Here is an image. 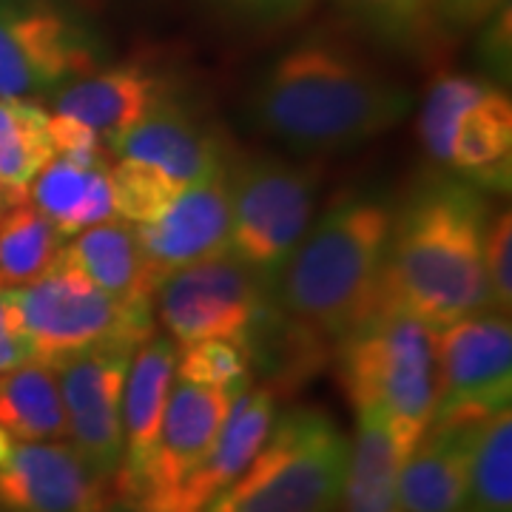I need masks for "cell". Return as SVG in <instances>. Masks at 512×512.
<instances>
[{
  "label": "cell",
  "instance_id": "cell-17",
  "mask_svg": "<svg viewBox=\"0 0 512 512\" xmlns=\"http://www.w3.org/2000/svg\"><path fill=\"white\" fill-rule=\"evenodd\" d=\"M225 171L208 183L183 188L157 220L134 225L160 282L194 262L228 254L231 208Z\"/></svg>",
  "mask_w": 512,
  "mask_h": 512
},
{
  "label": "cell",
  "instance_id": "cell-21",
  "mask_svg": "<svg viewBox=\"0 0 512 512\" xmlns=\"http://www.w3.org/2000/svg\"><path fill=\"white\" fill-rule=\"evenodd\" d=\"M473 427L430 424L424 430L399 470L404 512H464Z\"/></svg>",
  "mask_w": 512,
  "mask_h": 512
},
{
  "label": "cell",
  "instance_id": "cell-10",
  "mask_svg": "<svg viewBox=\"0 0 512 512\" xmlns=\"http://www.w3.org/2000/svg\"><path fill=\"white\" fill-rule=\"evenodd\" d=\"M103 69L86 20L55 0H0V97H55Z\"/></svg>",
  "mask_w": 512,
  "mask_h": 512
},
{
  "label": "cell",
  "instance_id": "cell-23",
  "mask_svg": "<svg viewBox=\"0 0 512 512\" xmlns=\"http://www.w3.org/2000/svg\"><path fill=\"white\" fill-rule=\"evenodd\" d=\"M407 458L390 424L379 413H356L348 470L342 484V512H404L399 470Z\"/></svg>",
  "mask_w": 512,
  "mask_h": 512
},
{
  "label": "cell",
  "instance_id": "cell-24",
  "mask_svg": "<svg viewBox=\"0 0 512 512\" xmlns=\"http://www.w3.org/2000/svg\"><path fill=\"white\" fill-rule=\"evenodd\" d=\"M342 15L376 40L421 69H433L453 46V35L430 9V0H336Z\"/></svg>",
  "mask_w": 512,
  "mask_h": 512
},
{
  "label": "cell",
  "instance_id": "cell-34",
  "mask_svg": "<svg viewBox=\"0 0 512 512\" xmlns=\"http://www.w3.org/2000/svg\"><path fill=\"white\" fill-rule=\"evenodd\" d=\"M26 362H29V348L20 328L15 288L0 282V373L15 370Z\"/></svg>",
  "mask_w": 512,
  "mask_h": 512
},
{
  "label": "cell",
  "instance_id": "cell-22",
  "mask_svg": "<svg viewBox=\"0 0 512 512\" xmlns=\"http://www.w3.org/2000/svg\"><path fill=\"white\" fill-rule=\"evenodd\" d=\"M29 200L52 220L63 239L100 222L117 220L109 160L86 165L52 157V163L29 185Z\"/></svg>",
  "mask_w": 512,
  "mask_h": 512
},
{
  "label": "cell",
  "instance_id": "cell-32",
  "mask_svg": "<svg viewBox=\"0 0 512 512\" xmlns=\"http://www.w3.org/2000/svg\"><path fill=\"white\" fill-rule=\"evenodd\" d=\"M49 140L55 148V157H66L74 163H100L109 154L92 128L55 111H49Z\"/></svg>",
  "mask_w": 512,
  "mask_h": 512
},
{
  "label": "cell",
  "instance_id": "cell-8",
  "mask_svg": "<svg viewBox=\"0 0 512 512\" xmlns=\"http://www.w3.org/2000/svg\"><path fill=\"white\" fill-rule=\"evenodd\" d=\"M154 316L177 348L228 339L256 362L276 316L274 288L234 254H220L165 276Z\"/></svg>",
  "mask_w": 512,
  "mask_h": 512
},
{
  "label": "cell",
  "instance_id": "cell-9",
  "mask_svg": "<svg viewBox=\"0 0 512 512\" xmlns=\"http://www.w3.org/2000/svg\"><path fill=\"white\" fill-rule=\"evenodd\" d=\"M231 208V248L271 288L316 220L319 177L282 157H248L225 171Z\"/></svg>",
  "mask_w": 512,
  "mask_h": 512
},
{
  "label": "cell",
  "instance_id": "cell-11",
  "mask_svg": "<svg viewBox=\"0 0 512 512\" xmlns=\"http://www.w3.org/2000/svg\"><path fill=\"white\" fill-rule=\"evenodd\" d=\"M436 356V427H473L510 407V313L478 311L433 330Z\"/></svg>",
  "mask_w": 512,
  "mask_h": 512
},
{
  "label": "cell",
  "instance_id": "cell-35",
  "mask_svg": "<svg viewBox=\"0 0 512 512\" xmlns=\"http://www.w3.org/2000/svg\"><path fill=\"white\" fill-rule=\"evenodd\" d=\"M225 3L259 18H293L302 9H308L313 0H225Z\"/></svg>",
  "mask_w": 512,
  "mask_h": 512
},
{
  "label": "cell",
  "instance_id": "cell-13",
  "mask_svg": "<svg viewBox=\"0 0 512 512\" xmlns=\"http://www.w3.org/2000/svg\"><path fill=\"white\" fill-rule=\"evenodd\" d=\"M109 490L69 441H15L0 461V512H100Z\"/></svg>",
  "mask_w": 512,
  "mask_h": 512
},
{
  "label": "cell",
  "instance_id": "cell-37",
  "mask_svg": "<svg viewBox=\"0 0 512 512\" xmlns=\"http://www.w3.org/2000/svg\"><path fill=\"white\" fill-rule=\"evenodd\" d=\"M100 512H151L143 504V501H134V498H120V495H114L109 498V504L103 507Z\"/></svg>",
  "mask_w": 512,
  "mask_h": 512
},
{
  "label": "cell",
  "instance_id": "cell-29",
  "mask_svg": "<svg viewBox=\"0 0 512 512\" xmlns=\"http://www.w3.org/2000/svg\"><path fill=\"white\" fill-rule=\"evenodd\" d=\"M174 379L191 384L217 387L239 396L254 384V359L245 348L228 339H205L177 348V373Z\"/></svg>",
  "mask_w": 512,
  "mask_h": 512
},
{
  "label": "cell",
  "instance_id": "cell-12",
  "mask_svg": "<svg viewBox=\"0 0 512 512\" xmlns=\"http://www.w3.org/2000/svg\"><path fill=\"white\" fill-rule=\"evenodd\" d=\"M134 353L123 345H109L77 353L55 367L66 441L109 487L123 458V390Z\"/></svg>",
  "mask_w": 512,
  "mask_h": 512
},
{
  "label": "cell",
  "instance_id": "cell-16",
  "mask_svg": "<svg viewBox=\"0 0 512 512\" xmlns=\"http://www.w3.org/2000/svg\"><path fill=\"white\" fill-rule=\"evenodd\" d=\"M171 100V80L143 63H117L97 69L52 97V111L89 126L114 151L134 126Z\"/></svg>",
  "mask_w": 512,
  "mask_h": 512
},
{
  "label": "cell",
  "instance_id": "cell-3",
  "mask_svg": "<svg viewBox=\"0 0 512 512\" xmlns=\"http://www.w3.org/2000/svg\"><path fill=\"white\" fill-rule=\"evenodd\" d=\"M393 208L367 194H345L311 222L274 282L279 316L336 345L382 305L384 256Z\"/></svg>",
  "mask_w": 512,
  "mask_h": 512
},
{
  "label": "cell",
  "instance_id": "cell-31",
  "mask_svg": "<svg viewBox=\"0 0 512 512\" xmlns=\"http://www.w3.org/2000/svg\"><path fill=\"white\" fill-rule=\"evenodd\" d=\"M484 265L487 279L493 288L495 308L510 313L512 308V214L493 211L487 222V239H484Z\"/></svg>",
  "mask_w": 512,
  "mask_h": 512
},
{
  "label": "cell",
  "instance_id": "cell-14",
  "mask_svg": "<svg viewBox=\"0 0 512 512\" xmlns=\"http://www.w3.org/2000/svg\"><path fill=\"white\" fill-rule=\"evenodd\" d=\"M234 399L237 396L228 390L174 379L160 436L154 444V458L148 467L146 493L140 498L148 510L163 512L191 473L205 461L231 413Z\"/></svg>",
  "mask_w": 512,
  "mask_h": 512
},
{
  "label": "cell",
  "instance_id": "cell-18",
  "mask_svg": "<svg viewBox=\"0 0 512 512\" xmlns=\"http://www.w3.org/2000/svg\"><path fill=\"white\" fill-rule=\"evenodd\" d=\"M111 154L154 168L177 188L208 183L225 171L220 140L174 97L151 111L140 126L131 128Z\"/></svg>",
  "mask_w": 512,
  "mask_h": 512
},
{
  "label": "cell",
  "instance_id": "cell-5",
  "mask_svg": "<svg viewBox=\"0 0 512 512\" xmlns=\"http://www.w3.org/2000/svg\"><path fill=\"white\" fill-rule=\"evenodd\" d=\"M350 439L322 407H291L251 464L202 512H333L342 498Z\"/></svg>",
  "mask_w": 512,
  "mask_h": 512
},
{
  "label": "cell",
  "instance_id": "cell-25",
  "mask_svg": "<svg viewBox=\"0 0 512 512\" xmlns=\"http://www.w3.org/2000/svg\"><path fill=\"white\" fill-rule=\"evenodd\" d=\"M0 430L15 441H66V416L52 367L26 362L0 373Z\"/></svg>",
  "mask_w": 512,
  "mask_h": 512
},
{
  "label": "cell",
  "instance_id": "cell-36",
  "mask_svg": "<svg viewBox=\"0 0 512 512\" xmlns=\"http://www.w3.org/2000/svg\"><path fill=\"white\" fill-rule=\"evenodd\" d=\"M26 197H29V188H15V185L0 180V217H3L9 208H15L18 202L26 200Z\"/></svg>",
  "mask_w": 512,
  "mask_h": 512
},
{
  "label": "cell",
  "instance_id": "cell-6",
  "mask_svg": "<svg viewBox=\"0 0 512 512\" xmlns=\"http://www.w3.org/2000/svg\"><path fill=\"white\" fill-rule=\"evenodd\" d=\"M29 362L55 370L60 362L94 348L137 350L154 336V308L128 305L97 288L63 254L43 274L15 288Z\"/></svg>",
  "mask_w": 512,
  "mask_h": 512
},
{
  "label": "cell",
  "instance_id": "cell-15",
  "mask_svg": "<svg viewBox=\"0 0 512 512\" xmlns=\"http://www.w3.org/2000/svg\"><path fill=\"white\" fill-rule=\"evenodd\" d=\"M177 373V345L168 336H151L143 342L128 365L123 390V458L114 476V493L140 501L146 493V478L154 444L160 436L168 396Z\"/></svg>",
  "mask_w": 512,
  "mask_h": 512
},
{
  "label": "cell",
  "instance_id": "cell-19",
  "mask_svg": "<svg viewBox=\"0 0 512 512\" xmlns=\"http://www.w3.org/2000/svg\"><path fill=\"white\" fill-rule=\"evenodd\" d=\"M276 419V393L268 384H251L242 390L231 413L222 424L220 436L211 453L180 487L163 512H202L217 495L231 487L239 473L251 464V458L265 444Z\"/></svg>",
  "mask_w": 512,
  "mask_h": 512
},
{
  "label": "cell",
  "instance_id": "cell-26",
  "mask_svg": "<svg viewBox=\"0 0 512 512\" xmlns=\"http://www.w3.org/2000/svg\"><path fill=\"white\" fill-rule=\"evenodd\" d=\"M464 512H512V413L478 421L467 453Z\"/></svg>",
  "mask_w": 512,
  "mask_h": 512
},
{
  "label": "cell",
  "instance_id": "cell-33",
  "mask_svg": "<svg viewBox=\"0 0 512 512\" xmlns=\"http://www.w3.org/2000/svg\"><path fill=\"white\" fill-rule=\"evenodd\" d=\"M430 9L450 35H458L490 23L493 15L507 9V0H430Z\"/></svg>",
  "mask_w": 512,
  "mask_h": 512
},
{
  "label": "cell",
  "instance_id": "cell-20",
  "mask_svg": "<svg viewBox=\"0 0 512 512\" xmlns=\"http://www.w3.org/2000/svg\"><path fill=\"white\" fill-rule=\"evenodd\" d=\"M60 254L92 279L97 288L128 305L154 308L160 274L154 271L137 228L126 220H106L63 242Z\"/></svg>",
  "mask_w": 512,
  "mask_h": 512
},
{
  "label": "cell",
  "instance_id": "cell-27",
  "mask_svg": "<svg viewBox=\"0 0 512 512\" xmlns=\"http://www.w3.org/2000/svg\"><path fill=\"white\" fill-rule=\"evenodd\" d=\"M63 234L35 202H18L0 217V282L20 288L43 274L63 248Z\"/></svg>",
  "mask_w": 512,
  "mask_h": 512
},
{
  "label": "cell",
  "instance_id": "cell-7",
  "mask_svg": "<svg viewBox=\"0 0 512 512\" xmlns=\"http://www.w3.org/2000/svg\"><path fill=\"white\" fill-rule=\"evenodd\" d=\"M424 154L478 191L507 194L512 180V103L490 80L439 74L419 109Z\"/></svg>",
  "mask_w": 512,
  "mask_h": 512
},
{
  "label": "cell",
  "instance_id": "cell-28",
  "mask_svg": "<svg viewBox=\"0 0 512 512\" xmlns=\"http://www.w3.org/2000/svg\"><path fill=\"white\" fill-rule=\"evenodd\" d=\"M52 157L49 111L37 100L0 97V180L29 188Z\"/></svg>",
  "mask_w": 512,
  "mask_h": 512
},
{
  "label": "cell",
  "instance_id": "cell-30",
  "mask_svg": "<svg viewBox=\"0 0 512 512\" xmlns=\"http://www.w3.org/2000/svg\"><path fill=\"white\" fill-rule=\"evenodd\" d=\"M111 185H114V214L117 220H126L131 225L157 220L183 191L154 168L120 157L111 165Z\"/></svg>",
  "mask_w": 512,
  "mask_h": 512
},
{
  "label": "cell",
  "instance_id": "cell-4",
  "mask_svg": "<svg viewBox=\"0 0 512 512\" xmlns=\"http://www.w3.org/2000/svg\"><path fill=\"white\" fill-rule=\"evenodd\" d=\"M339 382L356 413H379L404 453L424 436L436 404L433 330L413 313L382 308L336 345Z\"/></svg>",
  "mask_w": 512,
  "mask_h": 512
},
{
  "label": "cell",
  "instance_id": "cell-2",
  "mask_svg": "<svg viewBox=\"0 0 512 512\" xmlns=\"http://www.w3.org/2000/svg\"><path fill=\"white\" fill-rule=\"evenodd\" d=\"M490 214L484 191L450 174L419 185L393 211L379 311L413 313L436 330L495 308L484 265Z\"/></svg>",
  "mask_w": 512,
  "mask_h": 512
},
{
  "label": "cell",
  "instance_id": "cell-1",
  "mask_svg": "<svg viewBox=\"0 0 512 512\" xmlns=\"http://www.w3.org/2000/svg\"><path fill=\"white\" fill-rule=\"evenodd\" d=\"M248 106L262 134L302 154H336L399 126L410 92L345 37L311 35L262 72Z\"/></svg>",
  "mask_w": 512,
  "mask_h": 512
}]
</instances>
